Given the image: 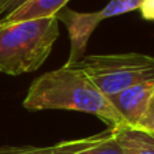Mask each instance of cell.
<instances>
[{
	"label": "cell",
	"instance_id": "obj_1",
	"mask_svg": "<svg viewBox=\"0 0 154 154\" xmlns=\"http://www.w3.org/2000/svg\"><path fill=\"white\" fill-rule=\"evenodd\" d=\"M23 108L29 111L64 109L85 112L97 116L108 128L127 125L108 97L75 66H63L34 79L23 100Z\"/></svg>",
	"mask_w": 154,
	"mask_h": 154
},
{
	"label": "cell",
	"instance_id": "obj_2",
	"mask_svg": "<svg viewBox=\"0 0 154 154\" xmlns=\"http://www.w3.org/2000/svg\"><path fill=\"white\" fill-rule=\"evenodd\" d=\"M57 37L56 17L14 23L0 22V72L15 76L38 70Z\"/></svg>",
	"mask_w": 154,
	"mask_h": 154
},
{
	"label": "cell",
	"instance_id": "obj_3",
	"mask_svg": "<svg viewBox=\"0 0 154 154\" xmlns=\"http://www.w3.org/2000/svg\"><path fill=\"white\" fill-rule=\"evenodd\" d=\"M74 66L106 97L134 85L154 81V56L143 53L87 55Z\"/></svg>",
	"mask_w": 154,
	"mask_h": 154
},
{
	"label": "cell",
	"instance_id": "obj_4",
	"mask_svg": "<svg viewBox=\"0 0 154 154\" xmlns=\"http://www.w3.org/2000/svg\"><path fill=\"white\" fill-rule=\"evenodd\" d=\"M56 18L59 22H64L70 34V57L64 66L71 67L85 56L91 34L105 19V17L101 10L96 12H79L64 7L57 12Z\"/></svg>",
	"mask_w": 154,
	"mask_h": 154
},
{
	"label": "cell",
	"instance_id": "obj_5",
	"mask_svg": "<svg viewBox=\"0 0 154 154\" xmlns=\"http://www.w3.org/2000/svg\"><path fill=\"white\" fill-rule=\"evenodd\" d=\"M154 97V81L142 82L108 97L128 127L137 128Z\"/></svg>",
	"mask_w": 154,
	"mask_h": 154
},
{
	"label": "cell",
	"instance_id": "obj_6",
	"mask_svg": "<svg viewBox=\"0 0 154 154\" xmlns=\"http://www.w3.org/2000/svg\"><path fill=\"white\" fill-rule=\"evenodd\" d=\"M113 135V128H108L100 134L72 140H63L53 146H0V154H78Z\"/></svg>",
	"mask_w": 154,
	"mask_h": 154
},
{
	"label": "cell",
	"instance_id": "obj_7",
	"mask_svg": "<svg viewBox=\"0 0 154 154\" xmlns=\"http://www.w3.org/2000/svg\"><path fill=\"white\" fill-rule=\"evenodd\" d=\"M68 2L70 0H26L14 11L4 15V18H2L0 22L14 23V22L56 17L61 8L67 6Z\"/></svg>",
	"mask_w": 154,
	"mask_h": 154
},
{
	"label": "cell",
	"instance_id": "obj_8",
	"mask_svg": "<svg viewBox=\"0 0 154 154\" xmlns=\"http://www.w3.org/2000/svg\"><path fill=\"white\" fill-rule=\"evenodd\" d=\"M123 154H154V134L128 125L113 128Z\"/></svg>",
	"mask_w": 154,
	"mask_h": 154
},
{
	"label": "cell",
	"instance_id": "obj_9",
	"mask_svg": "<svg viewBox=\"0 0 154 154\" xmlns=\"http://www.w3.org/2000/svg\"><path fill=\"white\" fill-rule=\"evenodd\" d=\"M140 0H109V3L101 10L105 19L112 17H117L122 14L135 11L139 8Z\"/></svg>",
	"mask_w": 154,
	"mask_h": 154
},
{
	"label": "cell",
	"instance_id": "obj_10",
	"mask_svg": "<svg viewBox=\"0 0 154 154\" xmlns=\"http://www.w3.org/2000/svg\"><path fill=\"white\" fill-rule=\"evenodd\" d=\"M78 154H123L122 146L115 138V132L111 138L102 140V142L97 143V145L91 146V147L86 149V150L81 151Z\"/></svg>",
	"mask_w": 154,
	"mask_h": 154
},
{
	"label": "cell",
	"instance_id": "obj_11",
	"mask_svg": "<svg viewBox=\"0 0 154 154\" xmlns=\"http://www.w3.org/2000/svg\"><path fill=\"white\" fill-rule=\"evenodd\" d=\"M137 128L146 131V132H150V134H154V97L151 100L150 105H149L145 116L142 117V120L139 122Z\"/></svg>",
	"mask_w": 154,
	"mask_h": 154
},
{
	"label": "cell",
	"instance_id": "obj_12",
	"mask_svg": "<svg viewBox=\"0 0 154 154\" xmlns=\"http://www.w3.org/2000/svg\"><path fill=\"white\" fill-rule=\"evenodd\" d=\"M138 10L140 12V17L145 20L154 22V0H140Z\"/></svg>",
	"mask_w": 154,
	"mask_h": 154
},
{
	"label": "cell",
	"instance_id": "obj_13",
	"mask_svg": "<svg viewBox=\"0 0 154 154\" xmlns=\"http://www.w3.org/2000/svg\"><path fill=\"white\" fill-rule=\"evenodd\" d=\"M26 0H10L8 2V4H7L6 7H4V10H3V14H10L11 11H14L17 7H19L22 3H25Z\"/></svg>",
	"mask_w": 154,
	"mask_h": 154
},
{
	"label": "cell",
	"instance_id": "obj_14",
	"mask_svg": "<svg viewBox=\"0 0 154 154\" xmlns=\"http://www.w3.org/2000/svg\"><path fill=\"white\" fill-rule=\"evenodd\" d=\"M8 2L10 0H0V15H3V10L8 4Z\"/></svg>",
	"mask_w": 154,
	"mask_h": 154
}]
</instances>
